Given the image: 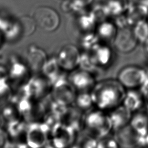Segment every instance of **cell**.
I'll list each match as a JSON object with an SVG mask.
<instances>
[{"label": "cell", "mask_w": 148, "mask_h": 148, "mask_svg": "<svg viewBox=\"0 0 148 148\" xmlns=\"http://www.w3.org/2000/svg\"><path fill=\"white\" fill-rule=\"evenodd\" d=\"M47 60L45 51L35 45L30 46L27 51L28 66L34 71L39 72L42 69Z\"/></svg>", "instance_id": "cell-12"}, {"label": "cell", "mask_w": 148, "mask_h": 148, "mask_svg": "<svg viewBox=\"0 0 148 148\" xmlns=\"http://www.w3.org/2000/svg\"><path fill=\"white\" fill-rule=\"evenodd\" d=\"M99 42L95 33L86 32L79 39V49L82 52L90 51Z\"/></svg>", "instance_id": "cell-17"}, {"label": "cell", "mask_w": 148, "mask_h": 148, "mask_svg": "<svg viewBox=\"0 0 148 148\" xmlns=\"http://www.w3.org/2000/svg\"><path fill=\"white\" fill-rule=\"evenodd\" d=\"M112 123L113 131H117L129 125L132 113L123 104L108 112Z\"/></svg>", "instance_id": "cell-11"}, {"label": "cell", "mask_w": 148, "mask_h": 148, "mask_svg": "<svg viewBox=\"0 0 148 148\" xmlns=\"http://www.w3.org/2000/svg\"><path fill=\"white\" fill-rule=\"evenodd\" d=\"M138 43L132 28L126 27L118 29L112 45L117 51L127 54L132 52Z\"/></svg>", "instance_id": "cell-7"}, {"label": "cell", "mask_w": 148, "mask_h": 148, "mask_svg": "<svg viewBox=\"0 0 148 148\" xmlns=\"http://www.w3.org/2000/svg\"><path fill=\"white\" fill-rule=\"evenodd\" d=\"M68 80L77 92L91 91L97 83L95 74L79 67L70 72Z\"/></svg>", "instance_id": "cell-6"}, {"label": "cell", "mask_w": 148, "mask_h": 148, "mask_svg": "<svg viewBox=\"0 0 148 148\" xmlns=\"http://www.w3.org/2000/svg\"><path fill=\"white\" fill-rule=\"evenodd\" d=\"M72 1L80 6H86L90 5L92 0H72Z\"/></svg>", "instance_id": "cell-24"}, {"label": "cell", "mask_w": 148, "mask_h": 148, "mask_svg": "<svg viewBox=\"0 0 148 148\" xmlns=\"http://www.w3.org/2000/svg\"><path fill=\"white\" fill-rule=\"evenodd\" d=\"M109 135L97 139V147H116L120 146L115 137L110 136Z\"/></svg>", "instance_id": "cell-21"}, {"label": "cell", "mask_w": 148, "mask_h": 148, "mask_svg": "<svg viewBox=\"0 0 148 148\" xmlns=\"http://www.w3.org/2000/svg\"><path fill=\"white\" fill-rule=\"evenodd\" d=\"M143 49H144L146 57L147 58V60H148V39L143 43Z\"/></svg>", "instance_id": "cell-25"}, {"label": "cell", "mask_w": 148, "mask_h": 148, "mask_svg": "<svg viewBox=\"0 0 148 148\" xmlns=\"http://www.w3.org/2000/svg\"><path fill=\"white\" fill-rule=\"evenodd\" d=\"M20 25L24 35H30L35 30L36 24L34 19L29 16H23L20 19Z\"/></svg>", "instance_id": "cell-20"}, {"label": "cell", "mask_w": 148, "mask_h": 148, "mask_svg": "<svg viewBox=\"0 0 148 148\" xmlns=\"http://www.w3.org/2000/svg\"><path fill=\"white\" fill-rule=\"evenodd\" d=\"M148 76L147 69L137 65H128L118 72L117 80L126 89H139Z\"/></svg>", "instance_id": "cell-3"}, {"label": "cell", "mask_w": 148, "mask_h": 148, "mask_svg": "<svg viewBox=\"0 0 148 148\" xmlns=\"http://www.w3.org/2000/svg\"><path fill=\"white\" fill-rule=\"evenodd\" d=\"M117 31V28L113 24L103 23L98 27L95 33L99 42L111 45L113 44Z\"/></svg>", "instance_id": "cell-15"}, {"label": "cell", "mask_w": 148, "mask_h": 148, "mask_svg": "<svg viewBox=\"0 0 148 148\" xmlns=\"http://www.w3.org/2000/svg\"><path fill=\"white\" fill-rule=\"evenodd\" d=\"M129 125L138 135L145 136L148 134V113L140 110L134 113Z\"/></svg>", "instance_id": "cell-14"}, {"label": "cell", "mask_w": 148, "mask_h": 148, "mask_svg": "<svg viewBox=\"0 0 148 148\" xmlns=\"http://www.w3.org/2000/svg\"><path fill=\"white\" fill-rule=\"evenodd\" d=\"M89 52L99 69L108 68L114 60V51L111 45L99 42Z\"/></svg>", "instance_id": "cell-9"}, {"label": "cell", "mask_w": 148, "mask_h": 148, "mask_svg": "<svg viewBox=\"0 0 148 148\" xmlns=\"http://www.w3.org/2000/svg\"><path fill=\"white\" fill-rule=\"evenodd\" d=\"M90 92L94 108L109 112L122 104L126 89L117 79H108L97 82Z\"/></svg>", "instance_id": "cell-1"}, {"label": "cell", "mask_w": 148, "mask_h": 148, "mask_svg": "<svg viewBox=\"0 0 148 148\" xmlns=\"http://www.w3.org/2000/svg\"><path fill=\"white\" fill-rule=\"evenodd\" d=\"M74 103L76 108L82 112H87L94 107L90 91L77 92Z\"/></svg>", "instance_id": "cell-16"}, {"label": "cell", "mask_w": 148, "mask_h": 148, "mask_svg": "<svg viewBox=\"0 0 148 148\" xmlns=\"http://www.w3.org/2000/svg\"><path fill=\"white\" fill-rule=\"evenodd\" d=\"M25 72V67L20 63H13L12 64V69L10 70V73L11 76H12L15 79H17V78L20 77Z\"/></svg>", "instance_id": "cell-22"}, {"label": "cell", "mask_w": 148, "mask_h": 148, "mask_svg": "<svg viewBox=\"0 0 148 148\" xmlns=\"http://www.w3.org/2000/svg\"><path fill=\"white\" fill-rule=\"evenodd\" d=\"M0 39H1V38H0Z\"/></svg>", "instance_id": "cell-27"}, {"label": "cell", "mask_w": 148, "mask_h": 148, "mask_svg": "<svg viewBox=\"0 0 148 148\" xmlns=\"http://www.w3.org/2000/svg\"><path fill=\"white\" fill-rule=\"evenodd\" d=\"M7 134L5 130L0 128V147H3L6 143Z\"/></svg>", "instance_id": "cell-23"}, {"label": "cell", "mask_w": 148, "mask_h": 148, "mask_svg": "<svg viewBox=\"0 0 148 148\" xmlns=\"http://www.w3.org/2000/svg\"><path fill=\"white\" fill-rule=\"evenodd\" d=\"M114 131V137L120 146H143V136L138 135L130 125Z\"/></svg>", "instance_id": "cell-10"}, {"label": "cell", "mask_w": 148, "mask_h": 148, "mask_svg": "<svg viewBox=\"0 0 148 148\" xmlns=\"http://www.w3.org/2000/svg\"><path fill=\"white\" fill-rule=\"evenodd\" d=\"M134 35L139 43H143L148 39V23L139 21L132 28Z\"/></svg>", "instance_id": "cell-19"}, {"label": "cell", "mask_w": 148, "mask_h": 148, "mask_svg": "<svg viewBox=\"0 0 148 148\" xmlns=\"http://www.w3.org/2000/svg\"><path fill=\"white\" fill-rule=\"evenodd\" d=\"M77 91L68 80L60 77L55 82L54 96L56 101L68 106L74 103Z\"/></svg>", "instance_id": "cell-8"}, {"label": "cell", "mask_w": 148, "mask_h": 148, "mask_svg": "<svg viewBox=\"0 0 148 148\" xmlns=\"http://www.w3.org/2000/svg\"><path fill=\"white\" fill-rule=\"evenodd\" d=\"M33 18L36 25L45 32H53L56 30L60 25V19L57 12L53 9L41 6L37 8Z\"/></svg>", "instance_id": "cell-5"}, {"label": "cell", "mask_w": 148, "mask_h": 148, "mask_svg": "<svg viewBox=\"0 0 148 148\" xmlns=\"http://www.w3.org/2000/svg\"><path fill=\"white\" fill-rule=\"evenodd\" d=\"M122 104L132 113L139 111L145 105L143 95L139 89L126 90Z\"/></svg>", "instance_id": "cell-13"}, {"label": "cell", "mask_w": 148, "mask_h": 148, "mask_svg": "<svg viewBox=\"0 0 148 148\" xmlns=\"http://www.w3.org/2000/svg\"><path fill=\"white\" fill-rule=\"evenodd\" d=\"M81 56L82 51L79 47L67 44L61 47L56 59L61 70L70 72L79 67Z\"/></svg>", "instance_id": "cell-4"}, {"label": "cell", "mask_w": 148, "mask_h": 148, "mask_svg": "<svg viewBox=\"0 0 148 148\" xmlns=\"http://www.w3.org/2000/svg\"><path fill=\"white\" fill-rule=\"evenodd\" d=\"M0 123H1V117H0Z\"/></svg>", "instance_id": "cell-26"}, {"label": "cell", "mask_w": 148, "mask_h": 148, "mask_svg": "<svg viewBox=\"0 0 148 148\" xmlns=\"http://www.w3.org/2000/svg\"><path fill=\"white\" fill-rule=\"evenodd\" d=\"M61 69L58 64L56 57L47 60L45 64L42 71L46 75L49 79L56 82L59 77V71Z\"/></svg>", "instance_id": "cell-18"}, {"label": "cell", "mask_w": 148, "mask_h": 148, "mask_svg": "<svg viewBox=\"0 0 148 148\" xmlns=\"http://www.w3.org/2000/svg\"><path fill=\"white\" fill-rule=\"evenodd\" d=\"M83 129L86 134L97 139L110 134L113 128L108 112L94 107L86 112Z\"/></svg>", "instance_id": "cell-2"}]
</instances>
